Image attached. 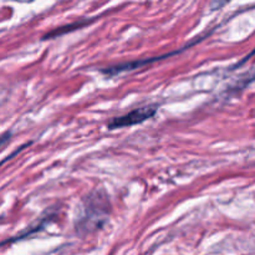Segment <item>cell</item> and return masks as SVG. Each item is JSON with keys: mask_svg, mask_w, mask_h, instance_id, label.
<instances>
[{"mask_svg": "<svg viewBox=\"0 0 255 255\" xmlns=\"http://www.w3.org/2000/svg\"><path fill=\"white\" fill-rule=\"evenodd\" d=\"M110 216V199L104 189H95L82 198L81 209L75 221L77 234H89L102 228Z\"/></svg>", "mask_w": 255, "mask_h": 255, "instance_id": "obj_1", "label": "cell"}, {"mask_svg": "<svg viewBox=\"0 0 255 255\" xmlns=\"http://www.w3.org/2000/svg\"><path fill=\"white\" fill-rule=\"evenodd\" d=\"M157 110H158V105L157 104L137 107V109L132 110V111L127 112V114L121 115V116H116L110 120L109 124H107V128L110 131H114V129L143 124V122L152 119L157 114Z\"/></svg>", "mask_w": 255, "mask_h": 255, "instance_id": "obj_2", "label": "cell"}, {"mask_svg": "<svg viewBox=\"0 0 255 255\" xmlns=\"http://www.w3.org/2000/svg\"><path fill=\"white\" fill-rule=\"evenodd\" d=\"M203 37H206V35H203V36H202V37H199V39L197 40V41L191 42V44L186 45V46L182 47V49L176 50V51H173V52H169V54L161 55V56L148 57V59H143V60H137V61L122 62V64L114 65V66L104 67V69H101V72H102V74H105V75H109V76H114V75H119V74H121V72L132 71V70H136L137 67L144 66V65H149V64H152V62L159 61V60H162V59H166V57H171V56H173V55L179 54V52H182V51H183V50H186V49H188V47H191L192 45H194V44H196V42L201 41V40L203 39Z\"/></svg>", "mask_w": 255, "mask_h": 255, "instance_id": "obj_3", "label": "cell"}, {"mask_svg": "<svg viewBox=\"0 0 255 255\" xmlns=\"http://www.w3.org/2000/svg\"><path fill=\"white\" fill-rule=\"evenodd\" d=\"M54 217H55V214H52V213L44 214V216H42L41 218L37 219V221L35 222L34 224H31V226L26 227V228H25L24 231H22L21 233L19 234V236L14 237V238H11V239L9 238V239H7V241L2 242V246H5V244H7V243H12V242L20 241V239H24V238H26V237L31 236V234H35V233H37V232L42 231V229H44L45 227H46V224L51 222V219L54 218Z\"/></svg>", "mask_w": 255, "mask_h": 255, "instance_id": "obj_4", "label": "cell"}, {"mask_svg": "<svg viewBox=\"0 0 255 255\" xmlns=\"http://www.w3.org/2000/svg\"><path fill=\"white\" fill-rule=\"evenodd\" d=\"M95 19H96V17H92V19H81V20H79V21H74V22H70V24L62 25V26L55 27V29L47 31L46 34L41 37V40L55 39V37L61 36V35L69 34V32L75 31V30L81 29V27L86 26V25H89L90 22L95 21Z\"/></svg>", "mask_w": 255, "mask_h": 255, "instance_id": "obj_5", "label": "cell"}, {"mask_svg": "<svg viewBox=\"0 0 255 255\" xmlns=\"http://www.w3.org/2000/svg\"><path fill=\"white\" fill-rule=\"evenodd\" d=\"M12 136V133L10 131H6V132H4V133L1 134V137H0V146L1 147H4L5 146V143H6L7 141H9V138L10 137Z\"/></svg>", "mask_w": 255, "mask_h": 255, "instance_id": "obj_6", "label": "cell"}, {"mask_svg": "<svg viewBox=\"0 0 255 255\" xmlns=\"http://www.w3.org/2000/svg\"><path fill=\"white\" fill-rule=\"evenodd\" d=\"M30 143H31V142H29V143H25V144H24V146H21V147H19V148H16V151H15V152H12V153H11V154H9V156H7V157H5V159H2L1 164H4V163H5V162H6V161H9V159H10V158H12V157H14V156H15V154H17V153H19V152H20V151H21V149H22V148H25V147H27V146H29V144H30Z\"/></svg>", "mask_w": 255, "mask_h": 255, "instance_id": "obj_7", "label": "cell"}]
</instances>
